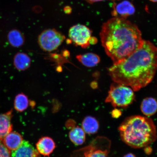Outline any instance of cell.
I'll use <instances>...</instances> for the list:
<instances>
[{"label": "cell", "instance_id": "7402d4cb", "mask_svg": "<svg viewBox=\"0 0 157 157\" xmlns=\"http://www.w3.org/2000/svg\"><path fill=\"white\" fill-rule=\"evenodd\" d=\"M86 1L87 2L90 4H93L94 3L96 2L104 1H111L113 2L116 1H119V0H84Z\"/></svg>", "mask_w": 157, "mask_h": 157}, {"label": "cell", "instance_id": "44dd1931", "mask_svg": "<svg viewBox=\"0 0 157 157\" xmlns=\"http://www.w3.org/2000/svg\"><path fill=\"white\" fill-rule=\"evenodd\" d=\"M121 114V113L119 110L117 109L114 110L113 111L112 115L113 117L117 118L119 117Z\"/></svg>", "mask_w": 157, "mask_h": 157}, {"label": "cell", "instance_id": "484cf974", "mask_svg": "<svg viewBox=\"0 0 157 157\" xmlns=\"http://www.w3.org/2000/svg\"><path fill=\"white\" fill-rule=\"evenodd\" d=\"M69 55V52L67 50H65L63 52V56H67Z\"/></svg>", "mask_w": 157, "mask_h": 157}, {"label": "cell", "instance_id": "603a6c76", "mask_svg": "<svg viewBox=\"0 0 157 157\" xmlns=\"http://www.w3.org/2000/svg\"><path fill=\"white\" fill-rule=\"evenodd\" d=\"M64 13H66V14H69L71 13L72 9L70 6H67L64 8Z\"/></svg>", "mask_w": 157, "mask_h": 157}, {"label": "cell", "instance_id": "8992f818", "mask_svg": "<svg viewBox=\"0 0 157 157\" xmlns=\"http://www.w3.org/2000/svg\"><path fill=\"white\" fill-rule=\"evenodd\" d=\"M65 39V36L56 29H49L39 35L38 43L43 50L52 52L57 49Z\"/></svg>", "mask_w": 157, "mask_h": 157}, {"label": "cell", "instance_id": "d4e9b609", "mask_svg": "<svg viewBox=\"0 0 157 157\" xmlns=\"http://www.w3.org/2000/svg\"><path fill=\"white\" fill-rule=\"evenodd\" d=\"M123 157H136L135 156V155L132 154V153H129V154H127Z\"/></svg>", "mask_w": 157, "mask_h": 157}, {"label": "cell", "instance_id": "9c48e42d", "mask_svg": "<svg viewBox=\"0 0 157 157\" xmlns=\"http://www.w3.org/2000/svg\"><path fill=\"white\" fill-rule=\"evenodd\" d=\"M40 155L28 141L25 140L19 148L11 152L12 157H40Z\"/></svg>", "mask_w": 157, "mask_h": 157}, {"label": "cell", "instance_id": "5b68a950", "mask_svg": "<svg viewBox=\"0 0 157 157\" xmlns=\"http://www.w3.org/2000/svg\"><path fill=\"white\" fill-rule=\"evenodd\" d=\"M111 141L107 137L98 136L84 148L75 151L71 157H108Z\"/></svg>", "mask_w": 157, "mask_h": 157}, {"label": "cell", "instance_id": "9a60e30c", "mask_svg": "<svg viewBox=\"0 0 157 157\" xmlns=\"http://www.w3.org/2000/svg\"><path fill=\"white\" fill-rule=\"evenodd\" d=\"M76 58L80 63L88 67H94L100 61L99 56L91 52L78 55Z\"/></svg>", "mask_w": 157, "mask_h": 157}, {"label": "cell", "instance_id": "2e32d148", "mask_svg": "<svg viewBox=\"0 0 157 157\" xmlns=\"http://www.w3.org/2000/svg\"><path fill=\"white\" fill-rule=\"evenodd\" d=\"M99 122L95 118L91 116H87L84 118L82 123V128L86 133L94 134L99 130Z\"/></svg>", "mask_w": 157, "mask_h": 157}, {"label": "cell", "instance_id": "6da1fadb", "mask_svg": "<svg viewBox=\"0 0 157 157\" xmlns=\"http://www.w3.org/2000/svg\"><path fill=\"white\" fill-rule=\"evenodd\" d=\"M157 70V48L144 40L142 46L108 69L115 83L138 91L151 82Z\"/></svg>", "mask_w": 157, "mask_h": 157}, {"label": "cell", "instance_id": "e0dca14e", "mask_svg": "<svg viewBox=\"0 0 157 157\" xmlns=\"http://www.w3.org/2000/svg\"><path fill=\"white\" fill-rule=\"evenodd\" d=\"M7 39L10 44L16 48L22 46L25 42L24 35L17 29H13L10 31L8 34Z\"/></svg>", "mask_w": 157, "mask_h": 157}, {"label": "cell", "instance_id": "ba28073f", "mask_svg": "<svg viewBox=\"0 0 157 157\" xmlns=\"http://www.w3.org/2000/svg\"><path fill=\"white\" fill-rule=\"evenodd\" d=\"M135 9L132 3L128 1H124L118 3H114L111 14L113 17L126 19L127 17L135 13Z\"/></svg>", "mask_w": 157, "mask_h": 157}, {"label": "cell", "instance_id": "d6986e66", "mask_svg": "<svg viewBox=\"0 0 157 157\" xmlns=\"http://www.w3.org/2000/svg\"><path fill=\"white\" fill-rule=\"evenodd\" d=\"M29 105V98L24 94L20 93L16 96L14 102V107L16 110L22 112L28 108Z\"/></svg>", "mask_w": 157, "mask_h": 157}, {"label": "cell", "instance_id": "ffe728a7", "mask_svg": "<svg viewBox=\"0 0 157 157\" xmlns=\"http://www.w3.org/2000/svg\"><path fill=\"white\" fill-rule=\"evenodd\" d=\"M0 157H11L10 152L0 140Z\"/></svg>", "mask_w": 157, "mask_h": 157}, {"label": "cell", "instance_id": "30bf717a", "mask_svg": "<svg viewBox=\"0 0 157 157\" xmlns=\"http://www.w3.org/2000/svg\"><path fill=\"white\" fill-rule=\"evenodd\" d=\"M56 147L54 140L48 136L41 137L36 144V150L39 154L44 156L49 157Z\"/></svg>", "mask_w": 157, "mask_h": 157}, {"label": "cell", "instance_id": "ac0fdd59", "mask_svg": "<svg viewBox=\"0 0 157 157\" xmlns=\"http://www.w3.org/2000/svg\"><path fill=\"white\" fill-rule=\"evenodd\" d=\"M69 136L71 141L76 146L83 144L86 140V133L82 127L78 126L70 131Z\"/></svg>", "mask_w": 157, "mask_h": 157}, {"label": "cell", "instance_id": "277c9868", "mask_svg": "<svg viewBox=\"0 0 157 157\" xmlns=\"http://www.w3.org/2000/svg\"><path fill=\"white\" fill-rule=\"evenodd\" d=\"M133 91L128 86L115 83L111 84L105 102L111 103L115 107H126L134 101Z\"/></svg>", "mask_w": 157, "mask_h": 157}, {"label": "cell", "instance_id": "3957f363", "mask_svg": "<svg viewBox=\"0 0 157 157\" xmlns=\"http://www.w3.org/2000/svg\"><path fill=\"white\" fill-rule=\"evenodd\" d=\"M121 140L134 148L148 146L157 138L156 128L152 119L140 115L126 118L118 128Z\"/></svg>", "mask_w": 157, "mask_h": 157}, {"label": "cell", "instance_id": "4316f807", "mask_svg": "<svg viewBox=\"0 0 157 157\" xmlns=\"http://www.w3.org/2000/svg\"><path fill=\"white\" fill-rule=\"evenodd\" d=\"M150 1L153 2H157V0H150Z\"/></svg>", "mask_w": 157, "mask_h": 157}, {"label": "cell", "instance_id": "52a82bcc", "mask_svg": "<svg viewBox=\"0 0 157 157\" xmlns=\"http://www.w3.org/2000/svg\"><path fill=\"white\" fill-rule=\"evenodd\" d=\"M92 31L86 25L78 24L71 27L68 36L71 42L76 46L86 48L89 47Z\"/></svg>", "mask_w": 157, "mask_h": 157}, {"label": "cell", "instance_id": "5bb4252c", "mask_svg": "<svg viewBox=\"0 0 157 157\" xmlns=\"http://www.w3.org/2000/svg\"><path fill=\"white\" fill-rule=\"evenodd\" d=\"M141 110L146 116H151L157 112V101L154 98H147L143 100L140 106Z\"/></svg>", "mask_w": 157, "mask_h": 157}, {"label": "cell", "instance_id": "7c38bea8", "mask_svg": "<svg viewBox=\"0 0 157 157\" xmlns=\"http://www.w3.org/2000/svg\"><path fill=\"white\" fill-rule=\"evenodd\" d=\"M23 141L22 137L19 133L11 132L3 139V143L9 150L12 151L19 148Z\"/></svg>", "mask_w": 157, "mask_h": 157}, {"label": "cell", "instance_id": "7a4b0ae2", "mask_svg": "<svg viewBox=\"0 0 157 157\" xmlns=\"http://www.w3.org/2000/svg\"><path fill=\"white\" fill-rule=\"evenodd\" d=\"M101 42L114 63L129 56L143 44L142 33L126 19L113 17L104 23L100 33Z\"/></svg>", "mask_w": 157, "mask_h": 157}, {"label": "cell", "instance_id": "4fadbf2b", "mask_svg": "<svg viewBox=\"0 0 157 157\" xmlns=\"http://www.w3.org/2000/svg\"><path fill=\"white\" fill-rule=\"evenodd\" d=\"M31 64V59L26 54L19 52L15 55L13 58V65L17 69L23 71L28 69Z\"/></svg>", "mask_w": 157, "mask_h": 157}, {"label": "cell", "instance_id": "8fae6325", "mask_svg": "<svg viewBox=\"0 0 157 157\" xmlns=\"http://www.w3.org/2000/svg\"><path fill=\"white\" fill-rule=\"evenodd\" d=\"M12 112L11 109L6 113L0 114V140H3L12 130L11 123Z\"/></svg>", "mask_w": 157, "mask_h": 157}, {"label": "cell", "instance_id": "cb8c5ba5", "mask_svg": "<svg viewBox=\"0 0 157 157\" xmlns=\"http://www.w3.org/2000/svg\"><path fill=\"white\" fill-rule=\"evenodd\" d=\"M98 40L95 37H92L90 41V44H97Z\"/></svg>", "mask_w": 157, "mask_h": 157}]
</instances>
